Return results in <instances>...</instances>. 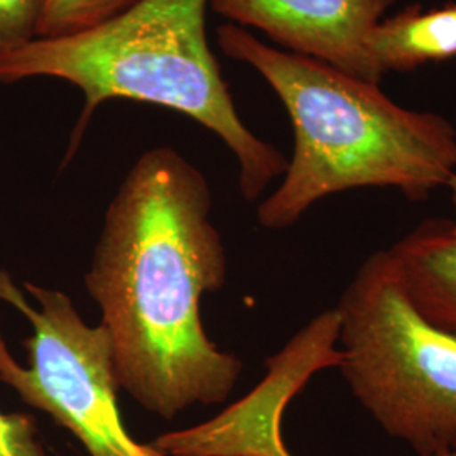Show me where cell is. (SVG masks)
<instances>
[{"label":"cell","mask_w":456,"mask_h":456,"mask_svg":"<svg viewBox=\"0 0 456 456\" xmlns=\"http://www.w3.org/2000/svg\"><path fill=\"white\" fill-rule=\"evenodd\" d=\"M212 207V188L196 166L173 147L149 149L112 198L85 274L118 387L166 421L222 404L244 370L201 322L203 294L227 281Z\"/></svg>","instance_id":"obj_1"},{"label":"cell","mask_w":456,"mask_h":456,"mask_svg":"<svg viewBox=\"0 0 456 456\" xmlns=\"http://www.w3.org/2000/svg\"><path fill=\"white\" fill-rule=\"evenodd\" d=\"M216 37L225 56L271 85L293 126L284 180L257 208L262 227H291L316 201L359 188L421 203L456 175V129L443 115L404 109L379 83L273 48L232 22Z\"/></svg>","instance_id":"obj_2"},{"label":"cell","mask_w":456,"mask_h":456,"mask_svg":"<svg viewBox=\"0 0 456 456\" xmlns=\"http://www.w3.org/2000/svg\"><path fill=\"white\" fill-rule=\"evenodd\" d=\"M208 7L210 0H137L90 29L36 37L0 56V83L56 78L82 92V114L65 163L78 151L95 110L109 100H135L188 115L227 144L239 163L240 193L256 201L284 176L289 161L237 114L208 46Z\"/></svg>","instance_id":"obj_3"},{"label":"cell","mask_w":456,"mask_h":456,"mask_svg":"<svg viewBox=\"0 0 456 456\" xmlns=\"http://www.w3.org/2000/svg\"><path fill=\"white\" fill-rule=\"evenodd\" d=\"M340 372L375 423L416 453L456 446V337L411 301L391 250L362 262L337 305Z\"/></svg>","instance_id":"obj_4"},{"label":"cell","mask_w":456,"mask_h":456,"mask_svg":"<svg viewBox=\"0 0 456 456\" xmlns=\"http://www.w3.org/2000/svg\"><path fill=\"white\" fill-rule=\"evenodd\" d=\"M24 289L37 306L0 269V301L33 326L24 340L28 367L14 359L0 333V382L68 429L90 456H167L135 440L124 426L107 330L86 325L63 291L29 281Z\"/></svg>","instance_id":"obj_5"},{"label":"cell","mask_w":456,"mask_h":456,"mask_svg":"<svg viewBox=\"0 0 456 456\" xmlns=\"http://www.w3.org/2000/svg\"><path fill=\"white\" fill-rule=\"evenodd\" d=\"M337 310L313 318L277 355L256 391L208 423L158 436L167 456H293L281 438V416L311 375L340 365Z\"/></svg>","instance_id":"obj_6"},{"label":"cell","mask_w":456,"mask_h":456,"mask_svg":"<svg viewBox=\"0 0 456 456\" xmlns=\"http://www.w3.org/2000/svg\"><path fill=\"white\" fill-rule=\"evenodd\" d=\"M395 0H210L213 12L256 28L284 51L379 83L367 41Z\"/></svg>","instance_id":"obj_7"},{"label":"cell","mask_w":456,"mask_h":456,"mask_svg":"<svg viewBox=\"0 0 456 456\" xmlns=\"http://www.w3.org/2000/svg\"><path fill=\"white\" fill-rule=\"evenodd\" d=\"M392 257L414 306L456 337V228L428 218L392 245Z\"/></svg>","instance_id":"obj_8"},{"label":"cell","mask_w":456,"mask_h":456,"mask_svg":"<svg viewBox=\"0 0 456 456\" xmlns=\"http://www.w3.org/2000/svg\"><path fill=\"white\" fill-rule=\"evenodd\" d=\"M367 49L380 77L456 58V4L431 11L412 4L382 19L369 36Z\"/></svg>","instance_id":"obj_9"},{"label":"cell","mask_w":456,"mask_h":456,"mask_svg":"<svg viewBox=\"0 0 456 456\" xmlns=\"http://www.w3.org/2000/svg\"><path fill=\"white\" fill-rule=\"evenodd\" d=\"M137 0H43L37 37H58L90 29L129 9Z\"/></svg>","instance_id":"obj_10"},{"label":"cell","mask_w":456,"mask_h":456,"mask_svg":"<svg viewBox=\"0 0 456 456\" xmlns=\"http://www.w3.org/2000/svg\"><path fill=\"white\" fill-rule=\"evenodd\" d=\"M43 0H0V56L37 37Z\"/></svg>","instance_id":"obj_11"},{"label":"cell","mask_w":456,"mask_h":456,"mask_svg":"<svg viewBox=\"0 0 456 456\" xmlns=\"http://www.w3.org/2000/svg\"><path fill=\"white\" fill-rule=\"evenodd\" d=\"M0 456H46L31 414L0 412Z\"/></svg>","instance_id":"obj_12"},{"label":"cell","mask_w":456,"mask_h":456,"mask_svg":"<svg viewBox=\"0 0 456 456\" xmlns=\"http://www.w3.org/2000/svg\"><path fill=\"white\" fill-rule=\"evenodd\" d=\"M446 188L452 191V203H453V212H455V216L452 218V222H453L456 228V175H453V178L450 180Z\"/></svg>","instance_id":"obj_13"},{"label":"cell","mask_w":456,"mask_h":456,"mask_svg":"<svg viewBox=\"0 0 456 456\" xmlns=\"http://www.w3.org/2000/svg\"><path fill=\"white\" fill-rule=\"evenodd\" d=\"M416 456H456L455 448H448V450H438V452H431V453H421Z\"/></svg>","instance_id":"obj_14"}]
</instances>
